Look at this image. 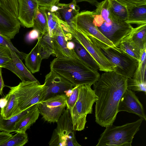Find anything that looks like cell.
Wrapping results in <instances>:
<instances>
[{
  "mask_svg": "<svg viewBox=\"0 0 146 146\" xmlns=\"http://www.w3.org/2000/svg\"><path fill=\"white\" fill-rule=\"evenodd\" d=\"M77 3L74 0H72L71 2L68 4L61 3H58V5L60 6L67 7L77 12H79L80 8L77 5Z\"/></svg>",
  "mask_w": 146,
  "mask_h": 146,
  "instance_id": "obj_41",
  "label": "cell"
},
{
  "mask_svg": "<svg viewBox=\"0 0 146 146\" xmlns=\"http://www.w3.org/2000/svg\"><path fill=\"white\" fill-rule=\"evenodd\" d=\"M0 44L9 48L15 52L21 60L24 59L27 54L18 50L13 45L11 40L5 36L0 34Z\"/></svg>",
  "mask_w": 146,
  "mask_h": 146,
  "instance_id": "obj_35",
  "label": "cell"
},
{
  "mask_svg": "<svg viewBox=\"0 0 146 146\" xmlns=\"http://www.w3.org/2000/svg\"><path fill=\"white\" fill-rule=\"evenodd\" d=\"M2 68L0 67V95L2 94L3 88L5 86L2 76Z\"/></svg>",
  "mask_w": 146,
  "mask_h": 146,
  "instance_id": "obj_44",
  "label": "cell"
},
{
  "mask_svg": "<svg viewBox=\"0 0 146 146\" xmlns=\"http://www.w3.org/2000/svg\"><path fill=\"white\" fill-rule=\"evenodd\" d=\"M48 143L50 146H81L77 141L70 110H65L56 122Z\"/></svg>",
  "mask_w": 146,
  "mask_h": 146,
  "instance_id": "obj_7",
  "label": "cell"
},
{
  "mask_svg": "<svg viewBox=\"0 0 146 146\" xmlns=\"http://www.w3.org/2000/svg\"><path fill=\"white\" fill-rule=\"evenodd\" d=\"M39 115L38 106L25 116L16 124L13 131L26 133V131L37 120Z\"/></svg>",
  "mask_w": 146,
  "mask_h": 146,
  "instance_id": "obj_22",
  "label": "cell"
},
{
  "mask_svg": "<svg viewBox=\"0 0 146 146\" xmlns=\"http://www.w3.org/2000/svg\"><path fill=\"white\" fill-rule=\"evenodd\" d=\"M3 98L5 103L1 108L0 113L3 118L8 119L21 112L18 107L15 94L11 89Z\"/></svg>",
  "mask_w": 146,
  "mask_h": 146,
  "instance_id": "obj_18",
  "label": "cell"
},
{
  "mask_svg": "<svg viewBox=\"0 0 146 146\" xmlns=\"http://www.w3.org/2000/svg\"><path fill=\"white\" fill-rule=\"evenodd\" d=\"M0 117H1V114H0Z\"/></svg>",
  "mask_w": 146,
  "mask_h": 146,
  "instance_id": "obj_47",
  "label": "cell"
},
{
  "mask_svg": "<svg viewBox=\"0 0 146 146\" xmlns=\"http://www.w3.org/2000/svg\"><path fill=\"white\" fill-rule=\"evenodd\" d=\"M11 52L12 59L4 68L13 73L22 82H39L24 65L16 53L12 50Z\"/></svg>",
  "mask_w": 146,
  "mask_h": 146,
  "instance_id": "obj_17",
  "label": "cell"
},
{
  "mask_svg": "<svg viewBox=\"0 0 146 146\" xmlns=\"http://www.w3.org/2000/svg\"><path fill=\"white\" fill-rule=\"evenodd\" d=\"M50 70L57 73L70 81L75 86L93 85L100 74L81 60L77 58H55L50 62Z\"/></svg>",
  "mask_w": 146,
  "mask_h": 146,
  "instance_id": "obj_3",
  "label": "cell"
},
{
  "mask_svg": "<svg viewBox=\"0 0 146 146\" xmlns=\"http://www.w3.org/2000/svg\"><path fill=\"white\" fill-rule=\"evenodd\" d=\"M128 35L121 40L117 47L120 51L138 61L140 57L141 50L133 42Z\"/></svg>",
  "mask_w": 146,
  "mask_h": 146,
  "instance_id": "obj_24",
  "label": "cell"
},
{
  "mask_svg": "<svg viewBox=\"0 0 146 146\" xmlns=\"http://www.w3.org/2000/svg\"><path fill=\"white\" fill-rule=\"evenodd\" d=\"M41 35L48 31L47 18L43 10L39 6L34 17L33 27Z\"/></svg>",
  "mask_w": 146,
  "mask_h": 146,
  "instance_id": "obj_27",
  "label": "cell"
},
{
  "mask_svg": "<svg viewBox=\"0 0 146 146\" xmlns=\"http://www.w3.org/2000/svg\"><path fill=\"white\" fill-rule=\"evenodd\" d=\"M90 85L84 84L78 86V95L77 99L70 110L73 129L75 131L83 130L87 122L88 114L92 112V106L97 98L94 90Z\"/></svg>",
  "mask_w": 146,
  "mask_h": 146,
  "instance_id": "obj_5",
  "label": "cell"
},
{
  "mask_svg": "<svg viewBox=\"0 0 146 146\" xmlns=\"http://www.w3.org/2000/svg\"><path fill=\"white\" fill-rule=\"evenodd\" d=\"M96 7L94 11L93 24L117 47L121 40L130 33L133 27L113 12L109 0L99 2Z\"/></svg>",
  "mask_w": 146,
  "mask_h": 146,
  "instance_id": "obj_2",
  "label": "cell"
},
{
  "mask_svg": "<svg viewBox=\"0 0 146 146\" xmlns=\"http://www.w3.org/2000/svg\"><path fill=\"white\" fill-rule=\"evenodd\" d=\"M78 86H77L74 87L71 94L66 97V107L70 110L73 108L77 99L79 93Z\"/></svg>",
  "mask_w": 146,
  "mask_h": 146,
  "instance_id": "obj_36",
  "label": "cell"
},
{
  "mask_svg": "<svg viewBox=\"0 0 146 146\" xmlns=\"http://www.w3.org/2000/svg\"><path fill=\"white\" fill-rule=\"evenodd\" d=\"M13 136L12 134L4 131L0 132V145L7 141Z\"/></svg>",
  "mask_w": 146,
  "mask_h": 146,
  "instance_id": "obj_42",
  "label": "cell"
},
{
  "mask_svg": "<svg viewBox=\"0 0 146 146\" xmlns=\"http://www.w3.org/2000/svg\"><path fill=\"white\" fill-rule=\"evenodd\" d=\"M75 1L77 3L82 1H86L91 4L95 5L96 7L98 5L99 2L97 0H72Z\"/></svg>",
  "mask_w": 146,
  "mask_h": 146,
  "instance_id": "obj_45",
  "label": "cell"
},
{
  "mask_svg": "<svg viewBox=\"0 0 146 146\" xmlns=\"http://www.w3.org/2000/svg\"><path fill=\"white\" fill-rule=\"evenodd\" d=\"M94 14V11L79 12L73 19L74 25L84 34L91 37L100 48H117L94 25L93 23Z\"/></svg>",
  "mask_w": 146,
  "mask_h": 146,
  "instance_id": "obj_8",
  "label": "cell"
},
{
  "mask_svg": "<svg viewBox=\"0 0 146 146\" xmlns=\"http://www.w3.org/2000/svg\"><path fill=\"white\" fill-rule=\"evenodd\" d=\"M59 6L60 7L59 10V13H61L65 21L69 26V29H73L75 27L73 25V19L79 12H77L67 7Z\"/></svg>",
  "mask_w": 146,
  "mask_h": 146,
  "instance_id": "obj_31",
  "label": "cell"
},
{
  "mask_svg": "<svg viewBox=\"0 0 146 146\" xmlns=\"http://www.w3.org/2000/svg\"><path fill=\"white\" fill-rule=\"evenodd\" d=\"M38 105L39 104H37L33 105L8 119L3 118L1 115L0 131H4L9 133L13 132L16 124L28 113L38 107Z\"/></svg>",
  "mask_w": 146,
  "mask_h": 146,
  "instance_id": "obj_21",
  "label": "cell"
},
{
  "mask_svg": "<svg viewBox=\"0 0 146 146\" xmlns=\"http://www.w3.org/2000/svg\"><path fill=\"white\" fill-rule=\"evenodd\" d=\"M66 107V96L57 95L39 103L40 114L44 121L49 123L57 122Z\"/></svg>",
  "mask_w": 146,
  "mask_h": 146,
  "instance_id": "obj_11",
  "label": "cell"
},
{
  "mask_svg": "<svg viewBox=\"0 0 146 146\" xmlns=\"http://www.w3.org/2000/svg\"><path fill=\"white\" fill-rule=\"evenodd\" d=\"M125 111L135 114L143 120H146V116L142 104L134 92L127 88L119 102L118 112Z\"/></svg>",
  "mask_w": 146,
  "mask_h": 146,
  "instance_id": "obj_14",
  "label": "cell"
},
{
  "mask_svg": "<svg viewBox=\"0 0 146 146\" xmlns=\"http://www.w3.org/2000/svg\"><path fill=\"white\" fill-rule=\"evenodd\" d=\"M126 7L127 12L126 23L130 25L146 24V5Z\"/></svg>",
  "mask_w": 146,
  "mask_h": 146,
  "instance_id": "obj_20",
  "label": "cell"
},
{
  "mask_svg": "<svg viewBox=\"0 0 146 146\" xmlns=\"http://www.w3.org/2000/svg\"><path fill=\"white\" fill-rule=\"evenodd\" d=\"M47 7L51 12L56 13H59V10L60 8V7L57 4L53 5L49 7Z\"/></svg>",
  "mask_w": 146,
  "mask_h": 146,
  "instance_id": "obj_43",
  "label": "cell"
},
{
  "mask_svg": "<svg viewBox=\"0 0 146 146\" xmlns=\"http://www.w3.org/2000/svg\"><path fill=\"white\" fill-rule=\"evenodd\" d=\"M127 88L133 91L143 92L146 93V84H141L134 81L131 78H128Z\"/></svg>",
  "mask_w": 146,
  "mask_h": 146,
  "instance_id": "obj_37",
  "label": "cell"
},
{
  "mask_svg": "<svg viewBox=\"0 0 146 146\" xmlns=\"http://www.w3.org/2000/svg\"><path fill=\"white\" fill-rule=\"evenodd\" d=\"M109 1L113 12L120 19L125 21L127 16L126 7L114 0Z\"/></svg>",
  "mask_w": 146,
  "mask_h": 146,
  "instance_id": "obj_33",
  "label": "cell"
},
{
  "mask_svg": "<svg viewBox=\"0 0 146 146\" xmlns=\"http://www.w3.org/2000/svg\"><path fill=\"white\" fill-rule=\"evenodd\" d=\"M40 34L38 31L34 29L29 32L25 36V40L28 43H31L37 39L40 36Z\"/></svg>",
  "mask_w": 146,
  "mask_h": 146,
  "instance_id": "obj_39",
  "label": "cell"
},
{
  "mask_svg": "<svg viewBox=\"0 0 146 146\" xmlns=\"http://www.w3.org/2000/svg\"><path fill=\"white\" fill-rule=\"evenodd\" d=\"M18 15L17 19L22 26L33 27L36 11L39 6L37 0H18Z\"/></svg>",
  "mask_w": 146,
  "mask_h": 146,
  "instance_id": "obj_15",
  "label": "cell"
},
{
  "mask_svg": "<svg viewBox=\"0 0 146 146\" xmlns=\"http://www.w3.org/2000/svg\"><path fill=\"white\" fill-rule=\"evenodd\" d=\"M72 40L75 44L74 50L80 59L91 68L99 70L96 62L86 49L75 38L73 37Z\"/></svg>",
  "mask_w": 146,
  "mask_h": 146,
  "instance_id": "obj_23",
  "label": "cell"
},
{
  "mask_svg": "<svg viewBox=\"0 0 146 146\" xmlns=\"http://www.w3.org/2000/svg\"><path fill=\"white\" fill-rule=\"evenodd\" d=\"M75 46V43L72 40V41H68L67 43V47L70 50H74Z\"/></svg>",
  "mask_w": 146,
  "mask_h": 146,
  "instance_id": "obj_46",
  "label": "cell"
},
{
  "mask_svg": "<svg viewBox=\"0 0 146 146\" xmlns=\"http://www.w3.org/2000/svg\"><path fill=\"white\" fill-rule=\"evenodd\" d=\"M60 0H37L39 6L43 7H49L57 4Z\"/></svg>",
  "mask_w": 146,
  "mask_h": 146,
  "instance_id": "obj_40",
  "label": "cell"
},
{
  "mask_svg": "<svg viewBox=\"0 0 146 146\" xmlns=\"http://www.w3.org/2000/svg\"><path fill=\"white\" fill-rule=\"evenodd\" d=\"M21 25L17 18L0 7V34L11 40L19 33Z\"/></svg>",
  "mask_w": 146,
  "mask_h": 146,
  "instance_id": "obj_16",
  "label": "cell"
},
{
  "mask_svg": "<svg viewBox=\"0 0 146 146\" xmlns=\"http://www.w3.org/2000/svg\"><path fill=\"white\" fill-rule=\"evenodd\" d=\"M143 120L119 126L112 125L106 127L96 146H131L133 139L139 130Z\"/></svg>",
  "mask_w": 146,
  "mask_h": 146,
  "instance_id": "obj_4",
  "label": "cell"
},
{
  "mask_svg": "<svg viewBox=\"0 0 146 146\" xmlns=\"http://www.w3.org/2000/svg\"><path fill=\"white\" fill-rule=\"evenodd\" d=\"M0 7L17 18L19 10L18 0H0Z\"/></svg>",
  "mask_w": 146,
  "mask_h": 146,
  "instance_id": "obj_32",
  "label": "cell"
},
{
  "mask_svg": "<svg viewBox=\"0 0 146 146\" xmlns=\"http://www.w3.org/2000/svg\"><path fill=\"white\" fill-rule=\"evenodd\" d=\"M128 35L141 50L146 48V24L133 28Z\"/></svg>",
  "mask_w": 146,
  "mask_h": 146,
  "instance_id": "obj_25",
  "label": "cell"
},
{
  "mask_svg": "<svg viewBox=\"0 0 146 146\" xmlns=\"http://www.w3.org/2000/svg\"><path fill=\"white\" fill-rule=\"evenodd\" d=\"M125 7L146 5V0H114Z\"/></svg>",
  "mask_w": 146,
  "mask_h": 146,
  "instance_id": "obj_38",
  "label": "cell"
},
{
  "mask_svg": "<svg viewBox=\"0 0 146 146\" xmlns=\"http://www.w3.org/2000/svg\"><path fill=\"white\" fill-rule=\"evenodd\" d=\"M6 142L0 146H23L28 141L27 133L17 132Z\"/></svg>",
  "mask_w": 146,
  "mask_h": 146,
  "instance_id": "obj_30",
  "label": "cell"
},
{
  "mask_svg": "<svg viewBox=\"0 0 146 146\" xmlns=\"http://www.w3.org/2000/svg\"><path fill=\"white\" fill-rule=\"evenodd\" d=\"M40 37V54L42 59L48 58L50 56L54 54L53 37L50 36L48 31Z\"/></svg>",
  "mask_w": 146,
  "mask_h": 146,
  "instance_id": "obj_29",
  "label": "cell"
},
{
  "mask_svg": "<svg viewBox=\"0 0 146 146\" xmlns=\"http://www.w3.org/2000/svg\"><path fill=\"white\" fill-rule=\"evenodd\" d=\"M146 48L141 50L140 57L137 67L131 77L135 81L142 84H146Z\"/></svg>",
  "mask_w": 146,
  "mask_h": 146,
  "instance_id": "obj_26",
  "label": "cell"
},
{
  "mask_svg": "<svg viewBox=\"0 0 146 146\" xmlns=\"http://www.w3.org/2000/svg\"><path fill=\"white\" fill-rule=\"evenodd\" d=\"M100 48L103 53L113 65L114 71L128 79L132 77L137 66L138 60L120 51L118 48Z\"/></svg>",
  "mask_w": 146,
  "mask_h": 146,
  "instance_id": "obj_9",
  "label": "cell"
},
{
  "mask_svg": "<svg viewBox=\"0 0 146 146\" xmlns=\"http://www.w3.org/2000/svg\"><path fill=\"white\" fill-rule=\"evenodd\" d=\"M72 37L77 40L88 51L96 62L99 70L104 72L114 71L113 64L105 56L95 41L76 27L69 30Z\"/></svg>",
  "mask_w": 146,
  "mask_h": 146,
  "instance_id": "obj_10",
  "label": "cell"
},
{
  "mask_svg": "<svg viewBox=\"0 0 146 146\" xmlns=\"http://www.w3.org/2000/svg\"><path fill=\"white\" fill-rule=\"evenodd\" d=\"M11 50L0 44V67L4 68L12 59Z\"/></svg>",
  "mask_w": 146,
  "mask_h": 146,
  "instance_id": "obj_34",
  "label": "cell"
},
{
  "mask_svg": "<svg viewBox=\"0 0 146 146\" xmlns=\"http://www.w3.org/2000/svg\"><path fill=\"white\" fill-rule=\"evenodd\" d=\"M72 38L65 33L60 23L53 37V54L56 58L80 59L74 50H70L67 47L68 40H71Z\"/></svg>",
  "mask_w": 146,
  "mask_h": 146,
  "instance_id": "obj_13",
  "label": "cell"
},
{
  "mask_svg": "<svg viewBox=\"0 0 146 146\" xmlns=\"http://www.w3.org/2000/svg\"><path fill=\"white\" fill-rule=\"evenodd\" d=\"M44 84L46 87L44 100L57 95L65 94L66 91L75 86L66 79L52 70L45 76Z\"/></svg>",
  "mask_w": 146,
  "mask_h": 146,
  "instance_id": "obj_12",
  "label": "cell"
},
{
  "mask_svg": "<svg viewBox=\"0 0 146 146\" xmlns=\"http://www.w3.org/2000/svg\"><path fill=\"white\" fill-rule=\"evenodd\" d=\"M31 51L27 54L24 59L26 67L32 74L39 71L42 59L40 54V37Z\"/></svg>",
  "mask_w": 146,
  "mask_h": 146,
  "instance_id": "obj_19",
  "label": "cell"
},
{
  "mask_svg": "<svg viewBox=\"0 0 146 146\" xmlns=\"http://www.w3.org/2000/svg\"><path fill=\"white\" fill-rule=\"evenodd\" d=\"M9 88L15 94L21 112L45 99L46 87L39 82H21L17 86Z\"/></svg>",
  "mask_w": 146,
  "mask_h": 146,
  "instance_id": "obj_6",
  "label": "cell"
},
{
  "mask_svg": "<svg viewBox=\"0 0 146 146\" xmlns=\"http://www.w3.org/2000/svg\"><path fill=\"white\" fill-rule=\"evenodd\" d=\"M128 78L114 71L105 72L93 84L97 97L96 121L102 127L113 124L118 113L119 102L127 88Z\"/></svg>",
  "mask_w": 146,
  "mask_h": 146,
  "instance_id": "obj_1",
  "label": "cell"
},
{
  "mask_svg": "<svg viewBox=\"0 0 146 146\" xmlns=\"http://www.w3.org/2000/svg\"><path fill=\"white\" fill-rule=\"evenodd\" d=\"M40 7L44 11L47 18L49 36L53 37L60 26V19L61 18L60 13L52 12L46 7Z\"/></svg>",
  "mask_w": 146,
  "mask_h": 146,
  "instance_id": "obj_28",
  "label": "cell"
}]
</instances>
